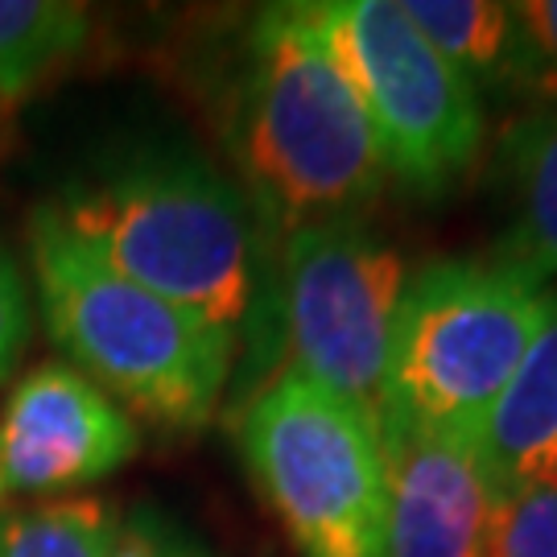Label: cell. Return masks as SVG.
<instances>
[{
    "instance_id": "cell-1",
    "label": "cell",
    "mask_w": 557,
    "mask_h": 557,
    "mask_svg": "<svg viewBox=\"0 0 557 557\" xmlns=\"http://www.w3.org/2000/svg\"><path fill=\"white\" fill-rule=\"evenodd\" d=\"M227 145L252 211L285 236L359 215L388 182L376 124L306 4H269L244 29Z\"/></svg>"
},
{
    "instance_id": "cell-2",
    "label": "cell",
    "mask_w": 557,
    "mask_h": 557,
    "mask_svg": "<svg viewBox=\"0 0 557 557\" xmlns=\"http://www.w3.org/2000/svg\"><path fill=\"white\" fill-rule=\"evenodd\" d=\"M96 260L195 319L239 335L257 301V211L190 149H140L50 202Z\"/></svg>"
},
{
    "instance_id": "cell-3",
    "label": "cell",
    "mask_w": 557,
    "mask_h": 557,
    "mask_svg": "<svg viewBox=\"0 0 557 557\" xmlns=\"http://www.w3.org/2000/svg\"><path fill=\"white\" fill-rule=\"evenodd\" d=\"M29 264L46 331L112 400L161 430H202L220 409L236 338L112 273L41 202L29 215Z\"/></svg>"
},
{
    "instance_id": "cell-4",
    "label": "cell",
    "mask_w": 557,
    "mask_h": 557,
    "mask_svg": "<svg viewBox=\"0 0 557 557\" xmlns=\"http://www.w3.org/2000/svg\"><path fill=\"white\" fill-rule=\"evenodd\" d=\"M549 298L545 285L496 257L421 264L397 301L388 409L442 438L479 446Z\"/></svg>"
},
{
    "instance_id": "cell-5",
    "label": "cell",
    "mask_w": 557,
    "mask_h": 557,
    "mask_svg": "<svg viewBox=\"0 0 557 557\" xmlns=\"http://www.w3.org/2000/svg\"><path fill=\"white\" fill-rule=\"evenodd\" d=\"M239 455L301 557H384L380 430L301 372H281L239 418Z\"/></svg>"
},
{
    "instance_id": "cell-6",
    "label": "cell",
    "mask_w": 557,
    "mask_h": 557,
    "mask_svg": "<svg viewBox=\"0 0 557 557\" xmlns=\"http://www.w3.org/2000/svg\"><path fill=\"white\" fill-rule=\"evenodd\" d=\"M376 124L388 178L438 199L483 149V100L393 0L306 4Z\"/></svg>"
},
{
    "instance_id": "cell-7",
    "label": "cell",
    "mask_w": 557,
    "mask_h": 557,
    "mask_svg": "<svg viewBox=\"0 0 557 557\" xmlns=\"http://www.w3.org/2000/svg\"><path fill=\"white\" fill-rule=\"evenodd\" d=\"M405 289L397 248L359 215L294 227L281 248V322L294 372L347 400L380 430L388 351Z\"/></svg>"
},
{
    "instance_id": "cell-8",
    "label": "cell",
    "mask_w": 557,
    "mask_h": 557,
    "mask_svg": "<svg viewBox=\"0 0 557 557\" xmlns=\"http://www.w3.org/2000/svg\"><path fill=\"white\" fill-rule=\"evenodd\" d=\"M140 450L133 413L66 359H46L13 384L0 409L4 492L59 496L116 475Z\"/></svg>"
},
{
    "instance_id": "cell-9",
    "label": "cell",
    "mask_w": 557,
    "mask_h": 557,
    "mask_svg": "<svg viewBox=\"0 0 557 557\" xmlns=\"http://www.w3.org/2000/svg\"><path fill=\"white\" fill-rule=\"evenodd\" d=\"M380 450L384 557H487L492 483L479 446L442 438L388 409Z\"/></svg>"
},
{
    "instance_id": "cell-10",
    "label": "cell",
    "mask_w": 557,
    "mask_h": 557,
    "mask_svg": "<svg viewBox=\"0 0 557 557\" xmlns=\"http://www.w3.org/2000/svg\"><path fill=\"white\" fill-rule=\"evenodd\" d=\"M479 458L492 492H524L557 483V294L517 376L487 418Z\"/></svg>"
},
{
    "instance_id": "cell-11",
    "label": "cell",
    "mask_w": 557,
    "mask_h": 557,
    "mask_svg": "<svg viewBox=\"0 0 557 557\" xmlns=\"http://www.w3.org/2000/svg\"><path fill=\"white\" fill-rule=\"evenodd\" d=\"M496 153L512 207L496 260L545 285L557 277V108L512 120L499 133Z\"/></svg>"
},
{
    "instance_id": "cell-12",
    "label": "cell",
    "mask_w": 557,
    "mask_h": 557,
    "mask_svg": "<svg viewBox=\"0 0 557 557\" xmlns=\"http://www.w3.org/2000/svg\"><path fill=\"white\" fill-rule=\"evenodd\" d=\"M91 38L87 4L71 0H0V112L25 103L62 75Z\"/></svg>"
},
{
    "instance_id": "cell-13",
    "label": "cell",
    "mask_w": 557,
    "mask_h": 557,
    "mask_svg": "<svg viewBox=\"0 0 557 557\" xmlns=\"http://www.w3.org/2000/svg\"><path fill=\"white\" fill-rule=\"evenodd\" d=\"M400 13L418 25V34L462 79L479 91V83H512L517 34L512 9L487 0H405Z\"/></svg>"
},
{
    "instance_id": "cell-14",
    "label": "cell",
    "mask_w": 557,
    "mask_h": 557,
    "mask_svg": "<svg viewBox=\"0 0 557 557\" xmlns=\"http://www.w3.org/2000/svg\"><path fill=\"white\" fill-rule=\"evenodd\" d=\"M120 520L103 499H50L0 517V557H112Z\"/></svg>"
},
{
    "instance_id": "cell-15",
    "label": "cell",
    "mask_w": 557,
    "mask_h": 557,
    "mask_svg": "<svg viewBox=\"0 0 557 557\" xmlns=\"http://www.w3.org/2000/svg\"><path fill=\"white\" fill-rule=\"evenodd\" d=\"M487 557H557V483L492 492Z\"/></svg>"
},
{
    "instance_id": "cell-16",
    "label": "cell",
    "mask_w": 557,
    "mask_h": 557,
    "mask_svg": "<svg viewBox=\"0 0 557 557\" xmlns=\"http://www.w3.org/2000/svg\"><path fill=\"white\" fill-rule=\"evenodd\" d=\"M508 9L517 34L512 83L557 91V0H524Z\"/></svg>"
},
{
    "instance_id": "cell-17",
    "label": "cell",
    "mask_w": 557,
    "mask_h": 557,
    "mask_svg": "<svg viewBox=\"0 0 557 557\" xmlns=\"http://www.w3.org/2000/svg\"><path fill=\"white\" fill-rule=\"evenodd\" d=\"M34 335V310H29V281L13 248L0 239V384L17 372L21 356Z\"/></svg>"
},
{
    "instance_id": "cell-18",
    "label": "cell",
    "mask_w": 557,
    "mask_h": 557,
    "mask_svg": "<svg viewBox=\"0 0 557 557\" xmlns=\"http://www.w3.org/2000/svg\"><path fill=\"white\" fill-rule=\"evenodd\" d=\"M112 557H199V554H195L174 529H165L158 517H145V512H140V517L120 524Z\"/></svg>"
},
{
    "instance_id": "cell-19",
    "label": "cell",
    "mask_w": 557,
    "mask_h": 557,
    "mask_svg": "<svg viewBox=\"0 0 557 557\" xmlns=\"http://www.w3.org/2000/svg\"><path fill=\"white\" fill-rule=\"evenodd\" d=\"M4 496H9V492H4V479H0V504H4Z\"/></svg>"
},
{
    "instance_id": "cell-20",
    "label": "cell",
    "mask_w": 557,
    "mask_h": 557,
    "mask_svg": "<svg viewBox=\"0 0 557 557\" xmlns=\"http://www.w3.org/2000/svg\"><path fill=\"white\" fill-rule=\"evenodd\" d=\"M0 116H4V112H0Z\"/></svg>"
}]
</instances>
